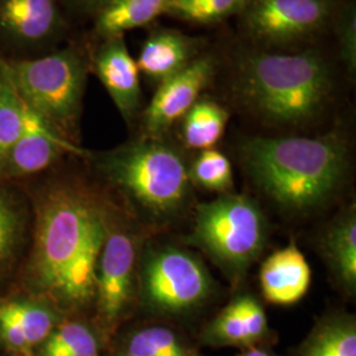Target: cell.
Listing matches in <instances>:
<instances>
[{"label":"cell","instance_id":"1","mask_svg":"<svg viewBox=\"0 0 356 356\" xmlns=\"http://www.w3.org/2000/svg\"><path fill=\"white\" fill-rule=\"evenodd\" d=\"M108 231L102 204L83 188L67 182L45 186L36 200L26 289L64 314L85 309L94 301L97 266Z\"/></svg>","mask_w":356,"mask_h":356},{"label":"cell","instance_id":"2","mask_svg":"<svg viewBox=\"0 0 356 356\" xmlns=\"http://www.w3.org/2000/svg\"><path fill=\"white\" fill-rule=\"evenodd\" d=\"M241 160L256 186L293 210L317 207L343 181L348 148L337 135L318 138H252L241 145Z\"/></svg>","mask_w":356,"mask_h":356},{"label":"cell","instance_id":"3","mask_svg":"<svg viewBox=\"0 0 356 356\" xmlns=\"http://www.w3.org/2000/svg\"><path fill=\"white\" fill-rule=\"evenodd\" d=\"M235 83L239 98L254 114L288 126L318 116L334 91L330 65L314 51L245 54Z\"/></svg>","mask_w":356,"mask_h":356},{"label":"cell","instance_id":"4","mask_svg":"<svg viewBox=\"0 0 356 356\" xmlns=\"http://www.w3.org/2000/svg\"><path fill=\"white\" fill-rule=\"evenodd\" d=\"M6 64L26 110L58 136L78 145L79 118L91 73L90 51L67 44L36 58Z\"/></svg>","mask_w":356,"mask_h":356},{"label":"cell","instance_id":"5","mask_svg":"<svg viewBox=\"0 0 356 356\" xmlns=\"http://www.w3.org/2000/svg\"><path fill=\"white\" fill-rule=\"evenodd\" d=\"M95 165L115 188L156 218L176 214L189 194V172L172 145L149 138L101 153Z\"/></svg>","mask_w":356,"mask_h":356},{"label":"cell","instance_id":"6","mask_svg":"<svg viewBox=\"0 0 356 356\" xmlns=\"http://www.w3.org/2000/svg\"><path fill=\"white\" fill-rule=\"evenodd\" d=\"M266 234L259 206L245 195L227 194L197 207L191 239L236 280L261 254Z\"/></svg>","mask_w":356,"mask_h":356},{"label":"cell","instance_id":"7","mask_svg":"<svg viewBox=\"0 0 356 356\" xmlns=\"http://www.w3.org/2000/svg\"><path fill=\"white\" fill-rule=\"evenodd\" d=\"M213 289L204 264L177 247H163L145 256L141 301L157 316H182L200 307Z\"/></svg>","mask_w":356,"mask_h":356},{"label":"cell","instance_id":"8","mask_svg":"<svg viewBox=\"0 0 356 356\" xmlns=\"http://www.w3.org/2000/svg\"><path fill=\"white\" fill-rule=\"evenodd\" d=\"M69 23L58 0H0V60L23 61L63 47Z\"/></svg>","mask_w":356,"mask_h":356},{"label":"cell","instance_id":"9","mask_svg":"<svg viewBox=\"0 0 356 356\" xmlns=\"http://www.w3.org/2000/svg\"><path fill=\"white\" fill-rule=\"evenodd\" d=\"M136 244L124 231H108L95 273V327L108 343L124 322L134 301Z\"/></svg>","mask_w":356,"mask_h":356},{"label":"cell","instance_id":"10","mask_svg":"<svg viewBox=\"0 0 356 356\" xmlns=\"http://www.w3.org/2000/svg\"><path fill=\"white\" fill-rule=\"evenodd\" d=\"M242 19L248 33L267 45H289L313 38L327 24L330 0H245Z\"/></svg>","mask_w":356,"mask_h":356},{"label":"cell","instance_id":"11","mask_svg":"<svg viewBox=\"0 0 356 356\" xmlns=\"http://www.w3.org/2000/svg\"><path fill=\"white\" fill-rule=\"evenodd\" d=\"M216 73V61L210 56L195 57L179 73L161 82L143 119L149 138L157 139L178 119L184 118L198 101L201 91Z\"/></svg>","mask_w":356,"mask_h":356},{"label":"cell","instance_id":"12","mask_svg":"<svg viewBox=\"0 0 356 356\" xmlns=\"http://www.w3.org/2000/svg\"><path fill=\"white\" fill-rule=\"evenodd\" d=\"M90 69L101 81L118 111L131 124L141 103L140 76L124 36L103 38L90 51Z\"/></svg>","mask_w":356,"mask_h":356},{"label":"cell","instance_id":"13","mask_svg":"<svg viewBox=\"0 0 356 356\" xmlns=\"http://www.w3.org/2000/svg\"><path fill=\"white\" fill-rule=\"evenodd\" d=\"M64 318L63 312L41 298L0 300V347L15 356H33Z\"/></svg>","mask_w":356,"mask_h":356},{"label":"cell","instance_id":"14","mask_svg":"<svg viewBox=\"0 0 356 356\" xmlns=\"http://www.w3.org/2000/svg\"><path fill=\"white\" fill-rule=\"evenodd\" d=\"M89 156L79 145L58 136L38 116L26 108L23 134L0 165V181L35 176L54 165L65 154Z\"/></svg>","mask_w":356,"mask_h":356},{"label":"cell","instance_id":"15","mask_svg":"<svg viewBox=\"0 0 356 356\" xmlns=\"http://www.w3.org/2000/svg\"><path fill=\"white\" fill-rule=\"evenodd\" d=\"M272 339L263 305L251 296H241L225 306L198 332L204 347H236L241 350L267 346Z\"/></svg>","mask_w":356,"mask_h":356},{"label":"cell","instance_id":"16","mask_svg":"<svg viewBox=\"0 0 356 356\" xmlns=\"http://www.w3.org/2000/svg\"><path fill=\"white\" fill-rule=\"evenodd\" d=\"M312 284V269L305 256L289 245L270 254L260 269V285L266 300L276 305L298 302Z\"/></svg>","mask_w":356,"mask_h":356},{"label":"cell","instance_id":"17","mask_svg":"<svg viewBox=\"0 0 356 356\" xmlns=\"http://www.w3.org/2000/svg\"><path fill=\"white\" fill-rule=\"evenodd\" d=\"M195 51L193 38L172 29H160L144 41L136 65L139 73L160 85L191 64Z\"/></svg>","mask_w":356,"mask_h":356},{"label":"cell","instance_id":"18","mask_svg":"<svg viewBox=\"0 0 356 356\" xmlns=\"http://www.w3.org/2000/svg\"><path fill=\"white\" fill-rule=\"evenodd\" d=\"M110 346L134 356H204L181 331L164 323H147L115 335Z\"/></svg>","mask_w":356,"mask_h":356},{"label":"cell","instance_id":"19","mask_svg":"<svg viewBox=\"0 0 356 356\" xmlns=\"http://www.w3.org/2000/svg\"><path fill=\"white\" fill-rule=\"evenodd\" d=\"M169 0H113L94 16L92 32L98 40L124 36L165 13Z\"/></svg>","mask_w":356,"mask_h":356},{"label":"cell","instance_id":"20","mask_svg":"<svg viewBox=\"0 0 356 356\" xmlns=\"http://www.w3.org/2000/svg\"><path fill=\"white\" fill-rule=\"evenodd\" d=\"M107 346L94 323L64 318L33 356H104Z\"/></svg>","mask_w":356,"mask_h":356},{"label":"cell","instance_id":"21","mask_svg":"<svg viewBox=\"0 0 356 356\" xmlns=\"http://www.w3.org/2000/svg\"><path fill=\"white\" fill-rule=\"evenodd\" d=\"M322 250L332 272L348 292L356 286V216L353 207L326 232Z\"/></svg>","mask_w":356,"mask_h":356},{"label":"cell","instance_id":"22","mask_svg":"<svg viewBox=\"0 0 356 356\" xmlns=\"http://www.w3.org/2000/svg\"><path fill=\"white\" fill-rule=\"evenodd\" d=\"M296 356H356L355 319L346 314L321 319Z\"/></svg>","mask_w":356,"mask_h":356},{"label":"cell","instance_id":"23","mask_svg":"<svg viewBox=\"0 0 356 356\" xmlns=\"http://www.w3.org/2000/svg\"><path fill=\"white\" fill-rule=\"evenodd\" d=\"M225 107L213 101H197L184 116L182 138L193 149H211L223 136L229 122Z\"/></svg>","mask_w":356,"mask_h":356},{"label":"cell","instance_id":"24","mask_svg":"<svg viewBox=\"0 0 356 356\" xmlns=\"http://www.w3.org/2000/svg\"><path fill=\"white\" fill-rule=\"evenodd\" d=\"M24 126L26 107L13 85L8 66L0 60V165L23 134Z\"/></svg>","mask_w":356,"mask_h":356},{"label":"cell","instance_id":"25","mask_svg":"<svg viewBox=\"0 0 356 356\" xmlns=\"http://www.w3.org/2000/svg\"><path fill=\"white\" fill-rule=\"evenodd\" d=\"M24 214L11 193L0 188V275L13 264L22 244Z\"/></svg>","mask_w":356,"mask_h":356},{"label":"cell","instance_id":"26","mask_svg":"<svg viewBox=\"0 0 356 356\" xmlns=\"http://www.w3.org/2000/svg\"><path fill=\"white\" fill-rule=\"evenodd\" d=\"M244 4L245 0H169L165 13L191 23L213 24L241 13Z\"/></svg>","mask_w":356,"mask_h":356},{"label":"cell","instance_id":"27","mask_svg":"<svg viewBox=\"0 0 356 356\" xmlns=\"http://www.w3.org/2000/svg\"><path fill=\"white\" fill-rule=\"evenodd\" d=\"M191 178L207 191L226 193L234 185L232 168L227 156L214 148L198 154L191 166Z\"/></svg>","mask_w":356,"mask_h":356},{"label":"cell","instance_id":"28","mask_svg":"<svg viewBox=\"0 0 356 356\" xmlns=\"http://www.w3.org/2000/svg\"><path fill=\"white\" fill-rule=\"evenodd\" d=\"M339 53L347 72L355 74L356 70V16L355 8L348 6L344 8L337 26Z\"/></svg>","mask_w":356,"mask_h":356},{"label":"cell","instance_id":"29","mask_svg":"<svg viewBox=\"0 0 356 356\" xmlns=\"http://www.w3.org/2000/svg\"><path fill=\"white\" fill-rule=\"evenodd\" d=\"M113 0H58L63 11L69 10L72 13L90 16L94 19V16Z\"/></svg>","mask_w":356,"mask_h":356},{"label":"cell","instance_id":"30","mask_svg":"<svg viewBox=\"0 0 356 356\" xmlns=\"http://www.w3.org/2000/svg\"><path fill=\"white\" fill-rule=\"evenodd\" d=\"M236 356H279L276 355L272 350H269L267 346H257L242 350Z\"/></svg>","mask_w":356,"mask_h":356},{"label":"cell","instance_id":"31","mask_svg":"<svg viewBox=\"0 0 356 356\" xmlns=\"http://www.w3.org/2000/svg\"><path fill=\"white\" fill-rule=\"evenodd\" d=\"M104 356H134L131 355V354H128L126 351H123V350H120V348H116V347H113V346H110L108 347V353H106Z\"/></svg>","mask_w":356,"mask_h":356}]
</instances>
